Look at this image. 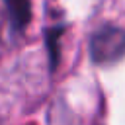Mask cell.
I'll return each instance as SVG.
<instances>
[{
    "label": "cell",
    "instance_id": "obj_1",
    "mask_svg": "<svg viewBox=\"0 0 125 125\" xmlns=\"http://www.w3.org/2000/svg\"><path fill=\"white\" fill-rule=\"evenodd\" d=\"M90 57L96 64H113L125 57V29L105 25L90 39Z\"/></svg>",
    "mask_w": 125,
    "mask_h": 125
},
{
    "label": "cell",
    "instance_id": "obj_2",
    "mask_svg": "<svg viewBox=\"0 0 125 125\" xmlns=\"http://www.w3.org/2000/svg\"><path fill=\"white\" fill-rule=\"evenodd\" d=\"M6 8H8V16L12 21V27L21 31L31 18V2L29 0H4Z\"/></svg>",
    "mask_w": 125,
    "mask_h": 125
},
{
    "label": "cell",
    "instance_id": "obj_3",
    "mask_svg": "<svg viewBox=\"0 0 125 125\" xmlns=\"http://www.w3.org/2000/svg\"><path fill=\"white\" fill-rule=\"evenodd\" d=\"M61 27H57V29H51L49 33H47V45H49V57H51V66L55 68V64H57V39H59V35H61Z\"/></svg>",
    "mask_w": 125,
    "mask_h": 125
}]
</instances>
